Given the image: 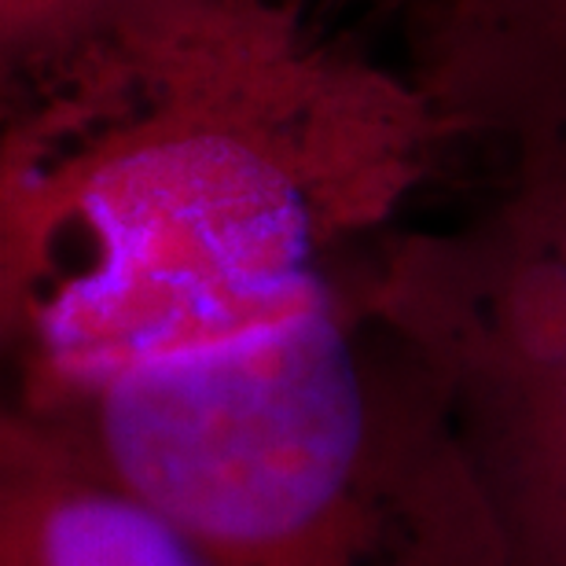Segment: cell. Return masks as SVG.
<instances>
[{
	"mask_svg": "<svg viewBox=\"0 0 566 566\" xmlns=\"http://www.w3.org/2000/svg\"><path fill=\"white\" fill-rule=\"evenodd\" d=\"M376 310L441 382L507 566H566V158L379 247Z\"/></svg>",
	"mask_w": 566,
	"mask_h": 566,
	"instance_id": "obj_2",
	"label": "cell"
},
{
	"mask_svg": "<svg viewBox=\"0 0 566 566\" xmlns=\"http://www.w3.org/2000/svg\"><path fill=\"white\" fill-rule=\"evenodd\" d=\"M169 0H0V82L60 63Z\"/></svg>",
	"mask_w": 566,
	"mask_h": 566,
	"instance_id": "obj_5",
	"label": "cell"
},
{
	"mask_svg": "<svg viewBox=\"0 0 566 566\" xmlns=\"http://www.w3.org/2000/svg\"><path fill=\"white\" fill-rule=\"evenodd\" d=\"M405 207L332 158L196 151L15 213L4 416L210 566H507L446 390L376 310Z\"/></svg>",
	"mask_w": 566,
	"mask_h": 566,
	"instance_id": "obj_1",
	"label": "cell"
},
{
	"mask_svg": "<svg viewBox=\"0 0 566 566\" xmlns=\"http://www.w3.org/2000/svg\"><path fill=\"white\" fill-rule=\"evenodd\" d=\"M401 22L452 144L504 147L507 169L566 158V0H420Z\"/></svg>",
	"mask_w": 566,
	"mask_h": 566,
	"instance_id": "obj_3",
	"label": "cell"
},
{
	"mask_svg": "<svg viewBox=\"0 0 566 566\" xmlns=\"http://www.w3.org/2000/svg\"><path fill=\"white\" fill-rule=\"evenodd\" d=\"M0 566H210L133 501L11 416L0 420Z\"/></svg>",
	"mask_w": 566,
	"mask_h": 566,
	"instance_id": "obj_4",
	"label": "cell"
},
{
	"mask_svg": "<svg viewBox=\"0 0 566 566\" xmlns=\"http://www.w3.org/2000/svg\"><path fill=\"white\" fill-rule=\"evenodd\" d=\"M338 4H357V8L382 11V15H398V19H405L416 4H420V0H338Z\"/></svg>",
	"mask_w": 566,
	"mask_h": 566,
	"instance_id": "obj_6",
	"label": "cell"
}]
</instances>
